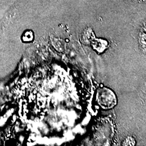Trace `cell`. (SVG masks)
Returning a JSON list of instances; mask_svg holds the SVG:
<instances>
[{"mask_svg":"<svg viewBox=\"0 0 146 146\" xmlns=\"http://www.w3.org/2000/svg\"><path fill=\"white\" fill-rule=\"evenodd\" d=\"M96 102L103 110H111L117 104V98L114 92L108 88H100L96 94Z\"/></svg>","mask_w":146,"mask_h":146,"instance_id":"cell-1","label":"cell"},{"mask_svg":"<svg viewBox=\"0 0 146 146\" xmlns=\"http://www.w3.org/2000/svg\"><path fill=\"white\" fill-rule=\"evenodd\" d=\"M135 141L131 137H128L123 143V146H134Z\"/></svg>","mask_w":146,"mask_h":146,"instance_id":"cell-3","label":"cell"},{"mask_svg":"<svg viewBox=\"0 0 146 146\" xmlns=\"http://www.w3.org/2000/svg\"><path fill=\"white\" fill-rule=\"evenodd\" d=\"M33 38V35L32 32L31 31H27L24 34L23 36V40L26 42L31 41Z\"/></svg>","mask_w":146,"mask_h":146,"instance_id":"cell-2","label":"cell"}]
</instances>
